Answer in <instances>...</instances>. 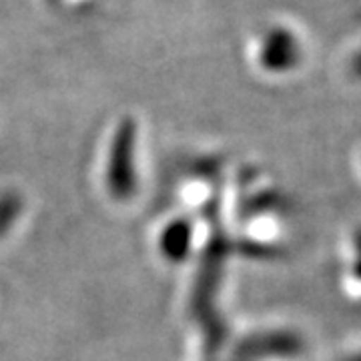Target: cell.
<instances>
[{"instance_id":"1","label":"cell","mask_w":361,"mask_h":361,"mask_svg":"<svg viewBox=\"0 0 361 361\" xmlns=\"http://www.w3.org/2000/svg\"><path fill=\"white\" fill-rule=\"evenodd\" d=\"M135 151H137V125L133 118H123L111 142V155L106 165V187L109 193L118 201L130 199L137 191Z\"/></svg>"},{"instance_id":"2","label":"cell","mask_w":361,"mask_h":361,"mask_svg":"<svg viewBox=\"0 0 361 361\" xmlns=\"http://www.w3.org/2000/svg\"><path fill=\"white\" fill-rule=\"evenodd\" d=\"M193 229L187 221L177 219L169 223L159 239V247L169 261H183L191 251Z\"/></svg>"},{"instance_id":"3","label":"cell","mask_w":361,"mask_h":361,"mask_svg":"<svg viewBox=\"0 0 361 361\" xmlns=\"http://www.w3.org/2000/svg\"><path fill=\"white\" fill-rule=\"evenodd\" d=\"M20 209H23V201L18 195L4 193L0 197V237L11 229V225L16 221Z\"/></svg>"}]
</instances>
